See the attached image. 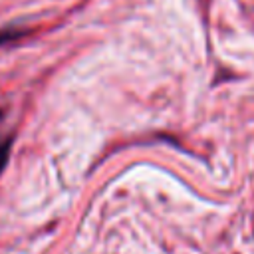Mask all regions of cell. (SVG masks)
Returning a JSON list of instances; mask_svg holds the SVG:
<instances>
[{"mask_svg":"<svg viewBox=\"0 0 254 254\" xmlns=\"http://www.w3.org/2000/svg\"><path fill=\"white\" fill-rule=\"evenodd\" d=\"M10 149H12V141H10V139L0 141V173L4 171V167H6V163H8Z\"/></svg>","mask_w":254,"mask_h":254,"instance_id":"obj_1","label":"cell"},{"mask_svg":"<svg viewBox=\"0 0 254 254\" xmlns=\"http://www.w3.org/2000/svg\"><path fill=\"white\" fill-rule=\"evenodd\" d=\"M24 34H26L24 30H2V32H0V46L10 44V42L18 40V38H20V36H24Z\"/></svg>","mask_w":254,"mask_h":254,"instance_id":"obj_2","label":"cell"}]
</instances>
